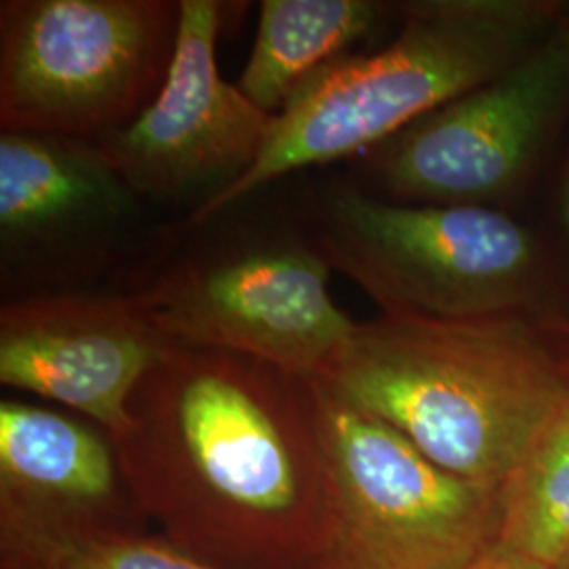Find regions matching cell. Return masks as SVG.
<instances>
[{
  "instance_id": "obj_1",
  "label": "cell",
  "mask_w": 569,
  "mask_h": 569,
  "mask_svg": "<svg viewBox=\"0 0 569 569\" xmlns=\"http://www.w3.org/2000/svg\"><path fill=\"white\" fill-rule=\"evenodd\" d=\"M114 446L127 488L161 515L201 517L197 531L216 533L213 547L342 569L312 378L171 342Z\"/></svg>"
},
{
  "instance_id": "obj_2",
  "label": "cell",
  "mask_w": 569,
  "mask_h": 569,
  "mask_svg": "<svg viewBox=\"0 0 569 569\" xmlns=\"http://www.w3.org/2000/svg\"><path fill=\"white\" fill-rule=\"evenodd\" d=\"M315 378L435 465L491 489L502 488L569 395L540 319L519 315L446 321L380 312L357 323Z\"/></svg>"
},
{
  "instance_id": "obj_3",
  "label": "cell",
  "mask_w": 569,
  "mask_h": 569,
  "mask_svg": "<svg viewBox=\"0 0 569 569\" xmlns=\"http://www.w3.org/2000/svg\"><path fill=\"white\" fill-rule=\"evenodd\" d=\"M566 0H406L373 53L331 63L274 119L256 163L190 211L199 224L306 167L355 161L432 110L488 82L542 41Z\"/></svg>"
},
{
  "instance_id": "obj_4",
  "label": "cell",
  "mask_w": 569,
  "mask_h": 569,
  "mask_svg": "<svg viewBox=\"0 0 569 569\" xmlns=\"http://www.w3.org/2000/svg\"><path fill=\"white\" fill-rule=\"evenodd\" d=\"M308 222L327 262L382 315L569 317V266L555 232L512 211L378 199L327 182Z\"/></svg>"
},
{
  "instance_id": "obj_5",
  "label": "cell",
  "mask_w": 569,
  "mask_h": 569,
  "mask_svg": "<svg viewBox=\"0 0 569 569\" xmlns=\"http://www.w3.org/2000/svg\"><path fill=\"white\" fill-rule=\"evenodd\" d=\"M122 289L167 340L260 359L315 378L357 323L333 302L331 266L308 224L237 216L186 224Z\"/></svg>"
},
{
  "instance_id": "obj_6",
  "label": "cell",
  "mask_w": 569,
  "mask_h": 569,
  "mask_svg": "<svg viewBox=\"0 0 569 569\" xmlns=\"http://www.w3.org/2000/svg\"><path fill=\"white\" fill-rule=\"evenodd\" d=\"M569 127V2L521 60L355 159L359 188L407 204L517 213Z\"/></svg>"
},
{
  "instance_id": "obj_7",
  "label": "cell",
  "mask_w": 569,
  "mask_h": 569,
  "mask_svg": "<svg viewBox=\"0 0 569 569\" xmlns=\"http://www.w3.org/2000/svg\"><path fill=\"white\" fill-rule=\"evenodd\" d=\"M182 0H2L0 131L98 142L161 91Z\"/></svg>"
},
{
  "instance_id": "obj_8",
  "label": "cell",
  "mask_w": 569,
  "mask_h": 569,
  "mask_svg": "<svg viewBox=\"0 0 569 569\" xmlns=\"http://www.w3.org/2000/svg\"><path fill=\"white\" fill-rule=\"evenodd\" d=\"M342 569H472L496 549L500 489L435 465L312 378Z\"/></svg>"
},
{
  "instance_id": "obj_9",
  "label": "cell",
  "mask_w": 569,
  "mask_h": 569,
  "mask_svg": "<svg viewBox=\"0 0 569 569\" xmlns=\"http://www.w3.org/2000/svg\"><path fill=\"white\" fill-rule=\"evenodd\" d=\"M142 197L91 140L0 131L4 302L74 293L143 239Z\"/></svg>"
},
{
  "instance_id": "obj_10",
  "label": "cell",
  "mask_w": 569,
  "mask_h": 569,
  "mask_svg": "<svg viewBox=\"0 0 569 569\" xmlns=\"http://www.w3.org/2000/svg\"><path fill=\"white\" fill-rule=\"evenodd\" d=\"M232 7L182 0L161 91L127 127L96 142L143 201L199 209L243 178L272 133L277 117L249 102L218 68V39Z\"/></svg>"
},
{
  "instance_id": "obj_11",
  "label": "cell",
  "mask_w": 569,
  "mask_h": 569,
  "mask_svg": "<svg viewBox=\"0 0 569 569\" xmlns=\"http://www.w3.org/2000/svg\"><path fill=\"white\" fill-rule=\"evenodd\" d=\"M169 345L124 291L9 300L0 308V382L68 407L117 439L136 388Z\"/></svg>"
},
{
  "instance_id": "obj_12",
  "label": "cell",
  "mask_w": 569,
  "mask_h": 569,
  "mask_svg": "<svg viewBox=\"0 0 569 569\" xmlns=\"http://www.w3.org/2000/svg\"><path fill=\"white\" fill-rule=\"evenodd\" d=\"M121 475L112 437L58 409L2 399V498L79 515L110 502Z\"/></svg>"
},
{
  "instance_id": "obj_13",
  "label": "cell",
  "mask_w": 569,
  "mask_h": 569,
  "mask_svg": "<svg viewBox=\"0 0 569 569\" xmlns=\"http://www.w3.org/2000/svg\"><path fill=\"white\" fill-rule=\"evenodd\" d=\"M399 16L380 0H264L251 56L237 81L244 98L279 117L296 93L336 61L352 56Z\"/></svg>"
},
{
  "instance_id": "obj_14",
  "label": "cell",
  "mask_w": 569,
  "mask_h": 569,
  "mask_svg": "<svg viewBox=\"0 0 569 569\" xmlns=\"http://www.w3.org/2000/svg\"><path fill=\"white\" fill-rule=\"evenodd\" d=\"M569 540V395L552 409L500 488L496 549L549 569Z\"/></svg>"
},
{
  "instance_id": "obj_15",
  "label": "cell",
  "mask_w": 569,
  "mask_h": 569,
  "mask_svg": "<svg viewBox=\"0 0 569 569\" xmlns=\"http://www.w3.org/2000/svg\"><path fill=\"white\" fill-rule=\"evenodd\" d=\"M4 549L20 569H220L163 542L60 519L56 510L2 498Z\"/></svg>"
},
{
  "instance_id": "obj_16",
  "label": "cell",
  "mask_w": 569,
  "mask_h": 569,
  "mask_svg": "<svg viewBox=\"0 0 569 569\" xmlns=\"http://www.w3.org/2000/svg\"><path fill=\"white\" fill-rule=\"evenodd\" d=\"M540 331L550 346L557 361L568 371L569 376V317L555 315L540 319Z\"/></svg>"
},
{
  "instance_id": "obj_17",
  "label": "cell",
  "mask_w": 569,
  "mask_h": 569,
  "mask_svg": "<svg viewBox=\"0 0 569 569\" xmlns=\"http://www.w3.org/2000/svg\"><path fill=\"white\" fill-rule=\"evenodd\" d=\"M561 244L569 266V150L561 167L559 186H557V228L552 230Z\"/></svg>"
},
{
  "instance_id": "obj_18",
  "label": "cell",
  "mask_w": 569,
  "mask_h": 569,
  "mask_svg": "<svg viewBox=\"0 0 569 569\" xmlns=\"http://www.w3.org/2000/svg\"><path fill=\"white\" fill-rule=\"evenodd\" d=\"M472 569H531L519 561H515L509 555L500 552L498 549L491 550L489 555H486L477 566Z\"/></svg>"
},
{
  "instance_id": "obj_19",
  "label": "cell",
  "mask_w": 569,
  "mask_h": 569,
  "mask_svg": "<svg viewBox=\"0 0 569 569\" xmlns=\"http://www.w3.org/2000/svg\"><path fill=\"white\" fill-rule=\"evenodd\" d=\"M549 569H569V540L568 545L561 549V552L555 557V561L550 563Z\"/></svg>"
}]
</instances>
